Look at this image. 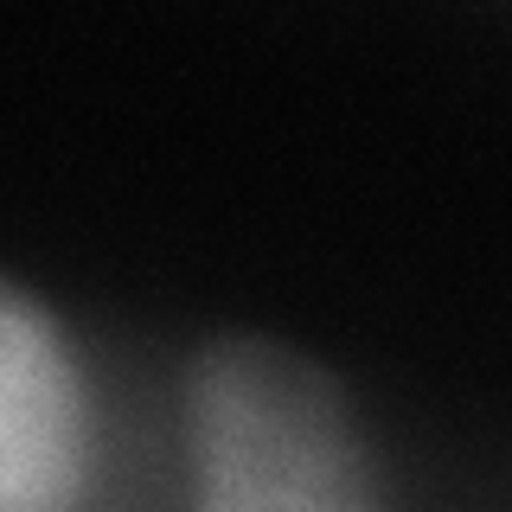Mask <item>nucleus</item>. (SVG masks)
I'll return each instance as SVG.
<instances>
[{
	"label": "nucleus",
	"instance_id": "nucleus-1",
	"mask_svg": "<svg viewBox=\"0 0 512 512\" xmlns=\"http://www.w3.org/2000/svg\"><path fill=\"white\" fill-rule=\"evenodd\" d=\"M199 512H378L352 416L308 359L224 340L192 372Z\"/></svg>",
	"mask_w": 512,
	"mask_h": 512
},
{
	"label": "nucleus",
	"instance_id": "nucleus-2",
	"mask_svg": "<svg viewBox=\"0 0 512 512\" xmlns=\"http://www.w3.org/2000/svg\"><path fill=\"white\" fill-rule=\"evenodd\" d=\"M84 391L71 352L20 288L0 282V512H77Z\"/></svg>",
	"mask_w": 512,
	"mask_h": 512
}]
</instances>
